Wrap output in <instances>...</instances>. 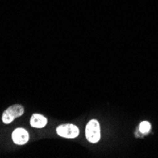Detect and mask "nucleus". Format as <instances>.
I'll return each instance as SVG.
<instances>
[{"label": "nucleus", "instance_id": "f257e3e1", "mask_svg": "<svg viewBox=\"0 0 158 158\" xmlns=\"http://www.w3.org/2000/svg\"><path fill=\"white\" fill-rule=\"evenodd\" d=\"M85 135L87 140L91 143H97L100 139V127L96 119L90 120L85 128Z\"/></svg>", "mask_w": 158, "mask_h": 158}, {"label": "nucleus", "instance_id": "f03ea898", "mask_svg": "<svg viewBox=\"0 0 158 158\" xmlns=\"http://www.w3.org/2000/svg\"><path fill=\"white\" fill-rule=\"evenodd\" d=\"M24 114V107L20 104H14L4 111L2 114V120L4 123L9 124L12 122L15 118L21 117Z\"/></svg>", "mask_w": 158, "mask_h": 158}, {"label": "nucleus", "instance_id": "7ed1b4c3", "mask_svg": "<svg viewBox=\"0 0 158 158\" xmlns=\"http://www.w3.org/2000/svg\"><path fill=\"white\" fill-rule=\"evenodd\" d=\"M57 134L64 138H75L79 135V128L73 124H64L57 127Z\"/></svg>", "mask_w": 158, "mask_h": 158}, {"label": "nucleus", "instance_id": "20e7f679", "mask_svg": "<svg viewBox=\"0 0 158 158\" xmlns=\"http://www.w3.org/2000/svg\"><path fill=\"white\" fill-rule=\"evenodd\" d=\"M30 135L23 128H17L12 133V140L17 145H24L28 141Z\"/></svg>", "mask_w": 158, "mask_h": 158}, {"label": "nucleus", "instance_id": "39448f33", "mask_svg": "<svg viewBox=\"0 0 158 158\" xmlns=\"http://www.w3.org/2000/svg\"><path fill=\"white\" fill-rule=\"evenodd\" d=\"M48 123V119L39 114H34L31 118V125L34 128H43Z\"/></svg>", "mask_w": 158, "mask_h": 158}, {"label": "nucleus", "instance_id": "423d86ee", "mask_svg": "<svg viewBox=\"0 0 158 158\" xmlns=\"http://www.w3.org/2000/svg\"><path fill=\"white\" fill-rule=\"evenodd\" d=\"M151 130V124L148 121H143L139 125V131L142 134H147Z\"/></svg>", "mask_w": 158, "mask_h": 158}]
</instances>
